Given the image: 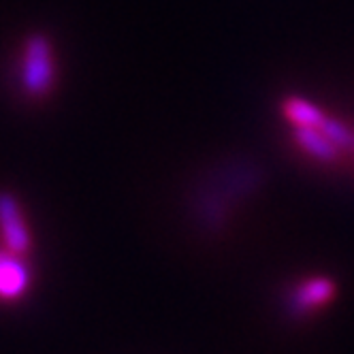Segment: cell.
Returning <instances> with one entry per match:
<instances>
[{
	"label": "cell",
	"instance_id": "cell-1",
	"mask_svg": "<svg viewBox=\"0 0 354 354\" xmlns=\"http://www.w3.org/2000/svg\"><path fill=\"white\" fill-rule=\"evenodd\" d=\"M54 64H52V47L45 37H32L26 45V58H24V84L30 94H43L52 86Z\"/></svg>",
	"mask_w": 354,
	"mask_h": 354
},
{
	"label": "cell",
	"instance_id": "cell-2",
	"mask_svg": "<svg viewBox=\"0 0 354 354\" xmlns=\"http://www.w3.org/2000/svg\"><path fill=\"white\" fill-rule=\"evenodd\" d=\"M0 229H3V237L11 252L21 254V252L28 250L30 237L19 214V207L11 194H0Z\"/></svg>",
	"mask_w": 354,
	"mask_h": 354
},
{
	"label": "cell",
	"instance_id": "cell-3",
	"mask_svg": "<svg viewBox=\"0 0 354 354\" xmlns=\"http://www.w3.org/2000/svg\"><path fill=\"white\" fill-rule=\"evenodd\" d=\"M333 295H335L333 280H328V277H314V280H308L297 286L290 299V310L295 314H306L322 306V303H326Z\"/></svg>",
	"mask_w": 354,
	"mask_h": 354
},
{
	"label": "cell",
	"instance_id": "cell-4",
	"mask_svg": "<svg viewBox=\"0 0 354 354\" xmlns=\"http://www.w3.org/2000/svg\"><path fill=\"white\" fill-rule=\"evenodd\" d=\"M28 286V269L17 259L3 254L0 259V297H19Z\"/></svg>",
	"mask_w": 354,
	"mask_h": 354
}]
</instances>
